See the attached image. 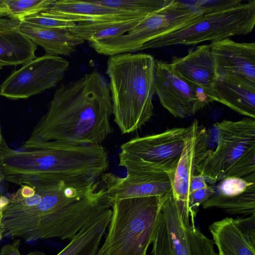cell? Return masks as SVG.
<instances>
[{
    "instance_id": "1",
    "label": "cell",
    "mask_w": 255,
    "mask_h": 255,
    "mask_svg": "<svg viewBox=\"0 0 255 255\" xmlns=\"http://www.w3.org/2000/svg\"><path fill=\"white\" fill-rule=\"evenodd\" d=\"M112 115L109 83L93 70L56 89L47 112L22 147L28 150L49 141L101 144L112 133Z\"/></svg>"
},
{
    "instance_id": "2",
    "label": "cell",
    "mask_w": 255,
    "mask_h": 255,
    "mask_svg": "<svg viewBox=\"0 0 255 255\" xmlns=\"http://www.w3.org/2000/svg\"><path fill=\"white\" fill-rule=\"evenodd\" d=\"M109 166L107 153L101 144L49 141L37 144L29 150L17 151L10 148L2 138L0 145L3 179L20 186L98 179Z\"/></svg>"
},
{
    "instance_id": "3",
    "label": "cell",
    "mask_w": 255,
    "mask_h": 255,
    "mask_svg": "<svg viewBox=\"0 0 255 255\" xmlns=\"http://www.w3.org/2000/svg\"><path fill=\"white\" fill-rule=\"evenodd\" d=\"M155 60L143 53L110 56L106 74L114 121L122 134L140 129L153 114Z\"/></svg>"
},
{
    "instance_id": "4",
    "label": "cell",
    "mask_w": 255,
    "mask_h": 255,
    "mask_svg": "<svg viewBox=\"0 0 255 255\" xmlns=\"http://www.w3.org/2000/svg\"><path fill=\"white\" fill-rule=\"evenodd\" d=\"M92 190L85 179L43 183V197L37 204L35 196L9 202L4 208L2 238H20L26 242L49 239L54 214L78 201Z\"/></svg>"
},
{
    "instance_id": "5",
    "label": "cell",
    "mask_w": 255,
    "mask_h": 255,
    "mask_svg": "<svg viewBox=\"0 0 255 255\" xmlns=\"http://www.w3.org/2000/svg\"><path fill=\"white\" fill-rule=\"evenodd\" d=\"M165 196L113 201L108 233L96 255H147L157 216Z\"/></svg>"
},
{
    "instance_id": "6",
    "label": "cell",
    "mask_w": 255,
    "mask_h": 255,
    "mask_svg": "<svg viewBox=\"0 0 255 255\" xmlns=\"http://www.w3.org/2000/svg\"><path fill=\"white\" fill-rule=\"evenodd\" d=\"M215 150L209 149L196 172L214 184L228 177H244L255 171V120H224L216 123Z\"/></svg>"
},
{
    "instance_id": "7",
    "label": "cell",
    "mask_w": 255,
    "mask_h": 255,
    "mask_svg": "<svg viewBox=\"0 0 255 255\" xmlns=\"http://www.w3.org/2000/svg\"><path fill=\"white\" fill-rule=\"evenodd\" d=\"M215 10L206 0H171L158 12L142 18L127 33L89 41L98 53L112 56L143 50L150 40L184 28Z\"/></svg>"
},
{
    "instance_id": "8",
    "label": "cell",
    "mask_w": 255,
    "mask_h": 255,
    "mask_svg": "<svg viewBox=\"0 0 255 255\" xmlns=\"http://www.w3.org/2000/svg\"><path fill=\"white\" fill-rule=\"evenodd\" d=\"M255 25V0L237 6L208 13L184 28L158 36L148 42L143 50L166 46L195 45L216 42L251 33Z\"/></svg>"
},
{
    "instance_id": "9",
    "label": "cell",
    "mask_w": 255,
    "mask_h": 255,
    "mask_svg": "<svg viewBox=\"0 0 255 255\" xmlns=\"http://www.w3.org/2000/svg\"><path fill=\"white\" fill-rule=\"evenodd\" d=\"M151 244L152 255H218L213 241L191 223L188 211L172 192L161 205Z\"/></svg>"
},
{
    "instance_id": "10",
    "label": "cell",
    "mask_w": 255,
    "mask_h": 255,
    "mask_svg": "<svg viewBox=\"0 0 255 255\" xmlns=\"http://www.w3.org/2000/svg\"><path fill=\"white\" fill-rule=\"evenodd\" d=\"M189 130L190 126L173 128L131 139L121 146L119 165L127 172L159 170L173 177Z\"/></svg>"
},
{
    "instance_id": "11",
    "label": "cell",
    "mask_w": 255,
    "mask_h": 255,
    "mask_svg": "<svg viewBox=\"0 0 255 255\" xmlns=\"http://www.w3.org/2000/svg\"><path fill=\"white\" fill-rule=\"evenodd\" d=\"M69 68V62L59 56L35 57L5 79L0 95L12 100L28 98L55 87Z\"/></svg>"
},
{
    "instance_id": "12",
    "label": "cell",
    "mask_w": 255,
    "mask_h": 255,
    "mask_svg": "<svg viewBox=\"0 0 255 255\" xmlns=\"http://www.w3.org/2000/svg\"><path fill=\"white\" fill-rule=\"evenodd\" d=\"M155 93L161 105L175 118L193 116L213 101L204 92L177 75L170 63L155 61Z\"/></svg>"
},
{
    "instance_id": "13",
    "label": "cell",
    "mask_w": 255,
    "mask_h": 255,
    "mask_svg": "<svg viewBox=\"0 0 255 255\" xmlns=\"http://www.w3.org/2000/svg\"><path fill=\"white\" fill-rule=\"evenodd\" d=\"M100 177L101 185L112 203L117 199L164 196L172 192L173 177L162 171L127 172L125 177L105 173Z\"/></svg>"
},
{
    "instance_id": "14",
    "label": "cell",
    "mask_w": 255,
    "mask_h": 255,
    "mask_svg": "<svg viewBox=\"0 0 255 255\" xmlns=\"http://www.w3.org/2000/svg\"><path fill=\"white\" fill-rule=\"evenodd\" d=\"M185 139L172 182L173 198L188 211L189 187L197 167L209 150V134L203 126L195 120Z\"/></svg>"
},
{
    "instance_id": "15",
    "label": "cell",
    "mask_w": 255,
    "mask_h": 255,
    "mask_svg": "<svg viewBox=\"0 0 255 255\" xmlns=\"http://www.w3.org/2000/svg\"><path fill=\"white\" fill-rule=\"evenodd\" d=\"M210 45L218 77H235L255 85V42L226 38Z\"/></svg>"
},
{
    "instance_id": "16",
    "label": "cell",
    "mask_w": 255,
    "mask_h": 255,
    "mask_svg": "<svg viewBox=\"0 0 255 255\" xmlns=\"http://www.w3.org/2000/svg\"><path fill=\"white\" fill-rule=\"evenodd\" d=\"M170 65L176 75L201 89L212 99L213 89L219 77L210 44L189 49L185 56L173 58Z\"/></svg>"
},
{
    "instance_id": "17",
    "label": "cell",
    "mask_w": 255,
    "mask_h": 255,
    "mask_svg": "<svg viewBox=\"0 0 255 255\" xmlns=\"http://www.w3.org/2000/svg\"><path fill=\"white\" fill-rule=\"evenodd\" d=\"M41 14L75 23L142 18L149 15L120 10L92 0H58Z\"/></svg>"
},
{
    "instance_id": "18",
    "label": "cell",
    "mask_w": 255,
    "mask_h": 255,
    "mask_svg": "<svg viewBox=\"0 0 255 255\" xmlns=\"http://www.w3.org/2000/svg\"><path fill=\"white\" fill-rule=\"evenodd\" d=\"M0 30H14L21 33L37 45L41 46L45 54L70 56L77 46L84 41L72 34L68 29H49L33 26L19 19L0 18Z\"/></svg>"
},
{
    "instance_id": "19",
    "label": "cell",
    "mask_w": 255,
    "mask_h": 255,
    "mask_svg": "<svg viewBox=\"0 0 255 255\" xmlns=\"http://www.w3.org/2000/svg\"><path fill=\"white\" fill-rule=\"evenodd\" d=\"M247 118H255V85L230 76L218 77L211 97Z\"/></svg>"
},
{
    "instance_id": "20",
    "label": "cell",
    "mask_w": 255,
    "mask_h": 255,
    "mask_svg": "<svg viewBox=\"0 0 255 255\" xmlns=\"http://www.w3.org/2000/svg\"><path fill=\"white\" fill-rule=\"evenodd\" d=\"M209 230L218 255H255V245L243 233L234 219L226 217L214 222Z\"/></svg>"
},
{
    "instance_id": "21",
    "label": "cell",
    "mask_w": 255,
    "mask_h": 255,
    "mask_svg": "<svg viewBox=\"0 0 255 255\" xmlns=\"http://www.w3.org/2000/svg\"><path fill=\"white\" fill-rule=\"evenodd\" d=\"M112 214L111 208L88 223L56 255H96Z\"/></svg>"
},
{
    "instance_id": "22",
    "label": "cell",
    "mask_w": 255,
    "mask_h": 255,
    "mask_svg": "<svg viewBox=\"0 0 255 255\" xmlns=\"http://www.w3.org/2000/svg\"><path fill=\"white\" fill-rule=\"evenodd\" d=\"M37 46L16 30L0 29V63L3 66L23 65L36 57Z\"/></svg>"
},
{
    "instance_id": "23",
    "label": "cell",
    "mask_w": 255,
    "mask_h": 255,
    "mask_svg": "<svg viewBox=\"0 0 255 255\" xmlns=\"http://www.w3.org/2000/svg\"><path fill=\"white\" fill-rule=\"evenodd\" d=\"M142 18L80 22L68 29L72 34L83 41H98L127 33Z\"/></svg>"
},
{
    "instance_id": "24",
    "label": "cell",
    "mask_w": 255,
    "mask_h": 255,
    "mask_svg": "<svg viewBox=\"0 0 255 255\" xmlns=\"http://www.w3.org/2000/svg\"><path fill=\"white\" fill-rule=\"evenodd\" d=\"M202 205L204 209L215 208L229 214L250 216L255 213V182L238 195L226 196L214 193Z\"/></svg>"
},
{
    "instance_id": "25",
    "label": "cell",
    "mask_w": 255,
    "mask_h": 255,
    "mask_svg": "<svg viewBox=\"0 0 255 255\" xmlns=\"http://www.w3.org/2000/svg\"><path fill=\"white\" fill-rule=\"evenodd\" d=\"M95 2L104 6L125 11L135 12L148 15L155 13L171 0H93Z\"/></svg>"
},
{
    "instance_id": "26",
    "label": "cell",
    "mask_w": 255,
    "mask_h": 255,
    "mask_svg": "<svg viewBox=\"0 0 255 255\" xmlns=\"http://www.w3.org/2000/svg\"><path fill=\"white\" fill-rule=\"evenodd\" d=\"M55 0H5L9 10L8 18L20 19L48 9Z\"/></svg>"
},
{
    "instance_id": "27",
    "label": "cell",
    "mask_w": 255,
    "mask_h": 255,
    "mask_svg": "<svg viewBox=\"0 0 255 255\" xmlns=\"http://www.w3.org/2000/svg\"><path fill=\"white\" fill-rule=\"evenodd\" d=\"M19 20L33 26L49 29H69L77 24L71 21L47 16L41 13L27 16Z\"/></svg>"
},
{
    "instance_id": "28",
    "label": "cell",
    "mask_w": 255,
    "mask_h": 255,
    "mask_svg": "<svg viewBox=\"0 0 255 255\" xmlns=\"http://www.w3.org/2000/svg\"><path fill=\"white\" fill-rule=\"evenodd\" d=\"M234 219L243 233L255 245V213Z\"/></svg>"
},
{
    "instance_id": "29",
    "label": "cell",
    "mask_w": 255,
    "mask_h": 255,
    "mask_svg": "<svg viewBox=\"0 0 255 255\" xmlns=\"http://www.w3.org/2000/svg\"><path fill=\"white\" fill-rule=\"evenodd\" d=\"M21 240L15 239L12 243L3 246L0 250V255H21L19 246Z\"/></svg>"
},
{
    "instance_id": "30",
    "label": "cell",
    "mask_w": 255,
    "mask_h": 255,
    "mask_svg": "<svg viewBox=\"0 0 255 255\" xmlns=\"http://www.w3.org/2000/svg\"><path fill=\"white\" fill-rule=\"evenodd\" d=\"M204 177L201 174L195 175L191 181L189 187V194L198 189L208 186Z\"/></svg>"
},
{
    "instance_id": "31",
    "label": "cell",
    "mask_w": 255,
    "mask_h": 255,
    "mask_svg": "<svg viewBox=\"0 0 255 255\" xmlns=\"http://www.w3.org/2000/svg\"><path fill=\"white\" fill-rule=\"evenodd\" d=\"M9 202V200L8 198L4 196L0 197V241L3 238L1 232V227L3 210Z\"/></svg>"
},
{
    "instance_id": "32",
    "label": "cell",
    "mask_w": 255,
    "mask_h": 255,
    "mask_svg": "<svg viewBox=\"0 0 255 255\" xmlns=\"http://www.w3.org/2000/svg\"><path fill=\"white\" fill-rule=\"evenodd\" d=\"M9 15V12L5 0H0V18L7 16Z\"/></svg>"
},
{
    "instance_id": "33",
    "label": "cell",
    "mask_w": 255,
    "mask_h": 255,
    "mask_svg": "<svg viewBox=\"0 0 255 255\" xmlns=\"http://www.w3.org/2000/svg\"><path fill=\"white\" fill-rule=\"evenodd\" d=\"M25 255H45V254L43 252L39 251H35L31 252Z\"/></svg>"
},
{
    "instance_id": "34",
    "label": "cell",
    "mask_w": 255,
    "mask_h": 255,
    "mask_svg": "<svg viewBox=\"0 0 255 255\" xmlns=\"http://www.w3.org/2000/svg\"><path fill=\"white\" fill-rule=\"evenodd\" d=\"M2 135H1V128L0 126V145L2 139Z\"/></svg>"
},
{
    "instance_id": "35",
    "label": "cell",
    "mask_w": 255,
    "mask_h": 255,
    "mask_svg": "<svg viewBox=\"0 0 255 255\" xmlns=\"http://www.w3.org/2000/svg\"><path fill=\"white\" fill-rule=\"evenodd\" d=\"M2 67L3 66L0 63V69H1Z\"/></svg>"
}]
</instances>
